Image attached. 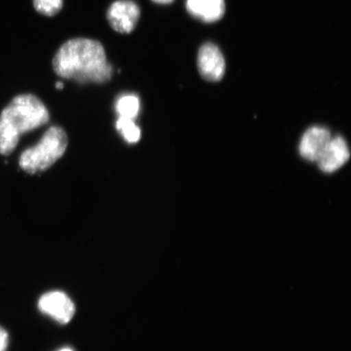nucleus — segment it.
Returning <instances> with one entry per match:
<instances>
[{
	"instance_id": "nucleus-1",
	"label": "nucleus",
	"mask_w": 351,
	"mask_h": 351,
	"mask_svg": "<svg viewBox=\"0 0 351 351\" xmlns=\"http://www.w3.org/2000/svg\"><path fill=\"white\" fill-rule=\"evenodd\" d=\"M52 65L59 77L81 83L107 82L113 71L103 44L86 38L65 42L56 52Z\"/></svg>"
},
{
	"instance_id": "nucleus-2",
	"label": "nucleus",
	"mask_w": 351,
	"mask_h": 351,
	"mask_svg": "<svg viewBox=\"0 0 351 351\" xmlns=\"http://www.w3.org/2000/svg\"><path fill=\"white\" fill-rule=\"evenodd\" d=\"M49 120L47 108L36 96H16L0 114V154L10 155L22 134L47 124Z\"/></svg>"
},
{
	"instance_id": "nucleus-3",
	"label": "nucleus",
	"mask_w": 351,
	"mask_h": 351,
	"mask_svg": "<svg viewBox=\"0 0 351 351\" xmlns=\"http://www.w3.org/2000/svg\"><path fill=\"white\" fill-rule=\"evenodd\" d=\"M68 136L60 126H51L34 147L21 153L19 165L29 174L50 169L63 156L68 147Z\"/></svg>"
},
{
	"instance_id": "nucleus-4",
	"label": "nucleus",
	"mask_w": 351,
	"mask_h": 351,
	"mask_svg": "<svg viewBox=\"0 0 351 351\" xmlns=\"http://www.w3.org/2000/svg\"><path fill=\"white\" fill-rule=\"evenodd\" d=\"M141 16V10L133 0H117L109 7L107 20L111 27L120 34L134 32Z\"/></svg>"
},
{
	"instance_id": "nucleus-5",
	"label": "nucleus",
	"mask_w": 351,
	"mask_h": 351,
	"mask_svg": "<svg viewBox=\"0 0 351 351\" xmlns=\"http://www.w3.org/2000/svg\"><path fill=\"white\" fill-rule=\"evenodd\" d=\"M197 69L205 80L213 82L221 80L226 72V60L217 46L208 43L200 47Z\"/></svg>"
},
{
	"instance_id": "nucleus-6",
	"label": "nucleus",
	"mask_w": 351,
	"mask_h": 351,
	"mask_svg": "<svg viewBox=\"0 0 351 351\" xmlns=\"http://www.w3.org/2000/svg\"><path fill=\"white\" fill-rule=\"evenodd\" d=\"M39 309L60 324H67L75 314V306L64 293L51 291L43 295L38 301Z\"/></svg>"
},
{
	"instance_id": "nucleus-7",
	"label": "nucleus",
	"mask_w": 351,
	"mask_h": 351,
	"mask_svg": "<svg viewBox=\"0 0 351 351\" xmlns=\"http://www.w3.org/2000/svg\"><path fill=\"white\" fill-rule=\"evenodd\" d=\"M330 131L324 127L313 126L306 130L300 144V156L309 162H317L331 141Z\"/></svg>"
},
{
	"instance_id": "nucleus-8",
	"label": "nucleus",
	"mask_w": 351,
	"mask_h": 351,
	"mask_svg": "<svg viewBox=\"0 0 351 351\" xmlns=\"http://www.w3.org/2000/svg\"><path fill=\"white\" fill-rule=\"evenodd\" d=\"M350 157L348 143L341 136L332 138L317 161L319 168L326 173H335L344 166Z\"/></svg>"
},
{
	"instance_id": "nucleus-9",
	"label": "nucleus",
	"mask_w": 351,
	"mask_h": 351,
	"mask_svg": "<svg viewBox=\"0 0 351 351\" xmlns=\"http://www.w3.org/2000/svg\"><path fill=\"white\" fill-rule=\"evenodd\" d=\"M189 13L205 22H215L222 19L226 12L223 0H186Z\"/></svg>"
},
{
	"instance_id": "nucleus-10",
	"label": "nucleus",
	"mask_w": 351,
	"mask_h": 351,
	"mask_svg": "<svg viewBox=\"0 0 351 351\" xmlns=\"http://www.w3.org/2000/svg\"><path fill=\"white\" fill-rule=\"evenodd\" d=\"M116 127L127 143H136L141 138V130L133 119L119 117Z\"/></svg>"
},
{
	"instance_id": "nucleus-11",
	"label": "nucleus",
	"mask_w": 351,
	"mask_h": 351,
	"mask_svg": "<svg viewBox=\"0 0 351 351\" xmlns=\"http://www.w3.org/2000/svg\"><path fill=\"white\" fill-rule=\"evenodd\" d=\"M139 99L135 95H125L118 99L117 103V111L118 115L121 117L134 119L139 112Z\"/></svg>"
},
{
	"instance_id": "nucleus-12",
	"label": "nucleus",
	"mask_w": 351,
	"mask_h": 351,
	"mask_svg": "<svg viewBox=\"0 0 351 351\" xmlns=\"http://www.w3.org/2000/svg\"><path fill=\"white\" fill-rule=\"evenodd\" d=\"M64 0H34L35 10L46 16H53L62 10Z\"/></svg>"
},
{
	"instance_id": "nucleus-13",
	"label": "nucleus",
	"mask_w": 351,
	"mask_h": 351,
	"mask_svg": "<svg viewBox=\"0 0 351 351\" xmlns=\"http://www.w3.org/2000/svg\"><path fill=\"white\" fill-rule=\"evenodd\" d=\"M8 344V336L5 330L0 327V351H6Z\"/></svg>"
},
{
	"instance_id": "nucleus-14",
	"label": "nucleus",
	"mask_w": 351,
	"mask_h": 351,
	"mask_svg": "<svg viewBox=\"0 0 351 351\" xmlns=\"http://www.w3.org/2000/svg\"><path fill=\"white\" fill-rule=\"evenodd\" d=\"M152 1L159 4H169L173 3L174 0H152Z\"/></svg>"
},
{
	"instance_id": "nucleus-15",
	"label": "nucleus",
	"mask_w": 351,
	"mask_h": 351,
	"mask_svg": "<svg viewBox=\"0 0 351 351\" xmlns=\"http://www.w3.org/2000/svg\"><path fill=\"white\" fill-rule=\"evenodd\" d=\"M56 88H57V89H59V90L63 89V88H64L63 83L60 82H56Z\"/></svg>"
},
{
	"instance_id": "nucleus-16",
	"label": "nucleus",
	"mask_w": 351,
	"mask_h": 351,
	"mask_svg": "<svg viewBox=\"0 0 351 351\" xmlns=\"http://www.w3.org/2000/svg\"><path fill=\"white\" fill-rule=\"evenodd\" d=\"M58 351H73L72 349H70V348H64V349H61Z\"/></svg>"
}]
</instances>
